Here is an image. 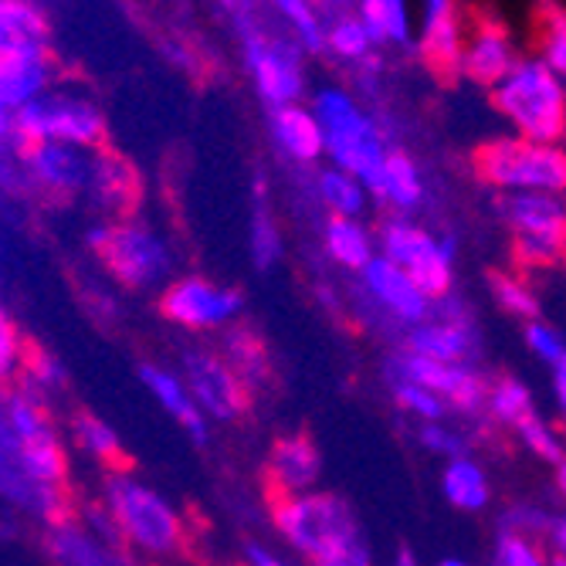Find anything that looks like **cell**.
I'll return each mask as SVG.
<instances>
[{
  "label": "cell",
  "instance_id": "obj_7",
  "mask_svg": "<svg viewBox=\"0 0 566 566\" xmlns=\"http://www.w3.org/2000/svg\"><path fill=\"white\" fill-rule=\"evenodd\" d=\"M475 174L499 193H566V153L553 143L502 136L475 153Z\"/></svg>",
  "mask_w": 566,
  "mask_h": 566
},
{
  "label": "cell",
  "instance_id": "obj_45",
  "mask_svg": "<svg viewBox=\"0 0 566 566\" xmlns=\"http://www.w3.org/2000/svg\"><path fill=\"white\" fill-rule=\"evenodd\" d=\"M387 8V38L397 41V44H407L410 41V8L407 0H384Z\"/></svg>",
  "mask_w": 566,
  "mask_h": 566
},
{
  "label": "cell",
  "instance_id": "obj_50",
  "mask_svg": "<svg viewBox=\"0 0 566 566\" xmlns=\"http://www.w3.org/2000/svg\"><path fill=\"white\" fill-rule=\"evenodd\" d=\"M553 479H556V489H559V492L566 495V458H563L559 465L553 469Z\"/></svg>",
  "mask_w": 566,
  "mask_h": 566
},
{
  "label": "cell",
  "instance_id": "obj_53",
  "mask_svg": "<svg viewBox=\"0 0 566 566\" xmlns=\"http://www.w3.org/2000/svg\"><path fill=\"white\" fill-rule=\"evenodd\" d=\"M221 4H234V0H221Z\"/></svg>",
  "mask_w": 566,
  "mask_h": 566
},
{
  "label": "cell",
  "instance_id": "obj_3",
  "mask_svg": "<svg viewBox=\"0 0 566 566\" xmlns=\"http://www.w3.org/2000/svg\"><path fill=\"white\" fill-rule=\"evenodd\" d=\"M308 106H313V113L323 126L326 157L333 160V167H343L353 177H359L367 184V190L377 197L384 187L390 149H394L380 136L377 123L359 109L356 98L339 85H323Z\"/></svg>",
  "mask_w": 566,
  "mask_h": 566
},
{
  "label": "cell",
  "instance_id": "obj_44",
  "mask_svg": "<svg viewBox=\"0 0 566 566\" xmlns=\"http://www.w3.org/2000/svg\"><path fill=\"white\" fill-rule=\"evenodd\" d=\"M28 359V343L24 336L18 333V323L11 316L0 319V374H4V384H18V364L24 367Z\"/></svg>",
  "mask_w": 566,
  "mask_h": 566
},
{
  "label": "cell",
  "instance_id": "obj_9",
  "mask_svg": "<svg viewBox=\"0 0 566 566\" xmlns=\"http://www.w3.org/2000/svg\"><path fill=\"white\" fill-rule=\"evenodd\" d=\"M380 254L400 265L410 279H415L434 302L451 295L454 289V238L451 234H431L428 228L415 224L403 214H394L377 231Z\"/></svg>",
  "mask_w": 566,
  "mask_h": 566
},
{
  "label": "cell",
  "instance_id": "obj_33",
  "mask_svg": "<svg viewBox=\"0 0 566 566\" xmlns=\"http://www.w3.org/2000/svg\"><path fill=\"white\" fill-rule=\"evenodd\" d=\"M326 48L343 62H370L374 38H370L367 24L359 21V14H343L326 31Z\"/></svg>",
  "mask_w": 566,
  "mask_h": 566
},
{
  "label": "cell",
  "instance_id": "obj_39",
  "mask_svg": "<svg viewBox=\"0 0 566 566\" xmlns=\"http://www.w3.org/2000/svg\"><path fill=\"white\" fill-rule=\"evenodd\" d=\"M251 259L262 272H269L279 259H282V234L269 214V208H254V221H251Z\"/></svg>",
  "mask_w": 566,
  "mask_h": 566
},
{
  "label": "cell",
  "instance_id": "obj_13",
  "mask_svg": "<svg viewBox=\"0 0 566 566\" xmlns=\"http://www.w3.org/2000/svg\"><path fill=\"white\" fill-rule=\"evenodd\" d=\"M244 62L259 88L262 102L275 113L285 106H298L305 78H302V62H298V48L269 38L265 31L244 28Z\"/></svg>",
  "mask_w": 566,
  "mask_h": 566
},
{
  "label": "cell",
  "instance_id": "obj_21",
  "mask_svg": "<svg viewBox=\"0 0 566 566\" xmlns=\"http://www.w3.org/2000/svg\"><path fill=\"white\" fill-rule=\"evenodd\" d=\"M139 384L187 431V438L193 444H208V438H211L208 415L200 410V403L193 400V394H190V387H187V380L180 374H174V370H167L160 364H143L139 367Z\"/></svg>",
  "mask_w": 566,
  "mask_h": 566
},
{
  "label": "cell",
  "instance_id": "obj_14",
  "mask_svg": "<svg viewBox=\"0 0 566 566\" xmlns=\"http://www.w3.org/2000/svg\"><path fill=\"white\" fill-rule=\"evenodd\" d=\"M359 279V289H364L367 302L374 308H380V313L400 326L403 333L418 329L424 323L434 319V298L410 279L400 265H394L390 259H384V254H377V259L356 275Z\"/></svg>",
  "mask_w": 566,
  "mask_h": 566
},
{
  "label": "cell",
  "instance_id": "obj_17",
  "mask_svg": "<svg viewBox=\"0 0 566 566\" xmlns=\"http://www.w3.org/2000/svg\"><path fill=\"white\" fill-rule=\"evenodd\" d=\"M92 157L95 149L69 146V143H34L18 153L24 174L48 193L55 197H75L85 193L92 177Z\"/></svg>",
  "mask_w": 566,
  "mask_h": 566
},
{
  "label": "cell",
  "instance_id": "obj_46",
  "mask_svg": "<svg viewBox=\"0 0 566 566\" xmlns=\"http://www.w3.org/2000/svg\"><path fill=\"white\" fill-rule=\"evenodd\" d=\"M359 21L367 24L374 44L390 41L387 38V8H384V0H359Z\"/></svg>",
  "mask_w": 566,
  "mask_h": 566
},
{
  "label": "cell",
  "instance_id": "obj_29",
  "mask_svg": "<svg viewBox=\"0 0 566 566\" xmlns=\"http://www.w3.org/2000/svg\"><path fill=\"white\" fill-rule=\"evenodd\" d=\"M224 359L234 367V374L244 380L248 390H254L259 384L269 380V353L251 329L238 326V329L224 333Z\"/></svg>",
  "mask_w": 566,
  "mask_h": 566
},
{
  "label": "cell",
  "instance_id": "obj_18",
  "mask_svg": "<svg viewBox=\"0 0 566 566\" xmlns=\"http://www.w3.org/2000/svg\"><path fill=\"white\" fill-rule=\"evenodd\" d=\"M85 197L92 200V208L106 221H126L129 211L136 208V200H139V177L129 167V160H123L119 153L95 149Z\"/></svg>",
  "mask_w": 566,
  "mask_h": 566
},
{
  "label": "cell",
  "instance_id": "obj_8",
  "mask_svg": "<svg viewBox=\"0 0 566 566\" xmlns=\"http://www.w3.org/2000/svg\"><path fill=\"white\" fill-rule=\"evenodd\" d=\"M4 136L14 149L34 143H69L82 149H98L106 139V116L88 98L72 92H48L31 106L4 116Z\"/></svg>",
  "mask_w": 566,
  "mask_h": 566
},
{
  "label": "cell",
  "instance_id": "obj_49",
  "mask_svg": "<svg viewBox=\"0 0 566 566\" xmlns=\"http://www.w3.org/2000/svg\"><path fill=\"white\" fill-rule=\"evenodd\" d=\"M553 400H556V410L566 424V359L559 367H553Z\"/></svg>",
  "mask_w": 566,
  "mask_h": 566
},
{
  "label": "cell",
  "instance_id": "obj_23",
  "mask_svg": "<svg viewBox=\"0 0 566 566\" xmlns=\"http://www.w3.org/2000/svg\"><path fill=\"white\" fill-rule=\"evenodd\" d=\"M269 129L275 146L298 167H316L326 157V136L313 106H285L269 113Z\"/></svg>",
  "mask_w": 566,
  "mask_h": 566
},
{
  "label": "cell",
  "instance_id": "obj_34",
  "mask_svg": "<svg viewBox=\"0 0 566 566\" xmlns=\"http://www.w3.org/2000/svg\"><path fill=\"white\" fill-rule=\"evenodd\" d=\"M0 41H48L44 14L28 0H0Z\"/></svg>",
  "mask_w": 566,
  "mask_h": 566
},
{
  "label": "cell",
  "instance_id": "obj_54",
  "mask_svg": "<svg viewBox=\"0 0 566 566\" xmlns=\"http://www.w3.org/2000/svg\"><path fill=\"white\" fill-rule=\"evenodd\" d=\"M563 441H566V424H563Z\"/></svg>",
  "mask_w": 566,
  "mask_h": 566
},
{
  "label": "cell",
  "instance_id": "obj_52",
  "mask_svg": "<svg viewBox=\"0 0 566 566\" xmlns=\"http://www.w3.org/2000/svg\"><path fill=\"white\" fill-rule=\"evenodd\" d=\"M434 566H472V563H465V559H458V556H444V559H438Z\"/></svg>",
  "mask_w": 566,
  "mask_h": 566
},
{
  "label": "cell",
  "instance_id": "obj_24",
  "mask_svg": "<svg viewBox=\"0 0 566 566\" xmlns=\"http://www.w3.org/2000/svg\"><path fill=\"white\" fill-rule=\"evenodd\" d=\"M479 329L472 323H451V319H431L418 329L403 333V349L421 353L438 364H475L479 356Z\"/></svg>",
  "mask_w": 566,
  "mask_h": 566
},
{
  "label": "cell",
  "instance_id": "obj_42",
  "mask_svg": "<svg viewBox=\"0 0 566 566\" xmlns=\"http://www.w3.org/2000/svg\"><path fill=\"white\" fill-rule=\"evenodd\" d=\"M539 59L566 82V18L549 11L539 24Z\"/></svg>",
  "mask_w": 566,
  "mask_h": 566
},
{
  "label": "cell",
  "instance_id": "obj_22",
  "mask_svg": "<svg viewBox=\"0 0 566 566\" xmlns=\"http://www.w3.org/2000/svg\"><path fill=\"white\" fill-rule=\"evenodd\" d=\"M465 24H461L458 0H421V51L441 72H461L465 51Z\"/></svg>",
  "mask_w": 566,
  "mask_h": 566
},
{
  "label": "cell",
  "instance_id": "obj_19",
  "mask_svg": "<svg viewBox=\"0 0 566 566\" xmlns=\"http://www.w3.org/2000/svg\"><path fill=\"white\" fill-rule=\"evenodd\" d=\"M520 65L516 41L495 21H479L469 28L465 51H461V72H465L475 85L495 88L512 69Z\"/></svg>",
  "mask_w": 566,
  "mask_h": 566
},
{
  "label": "cell",
  "instance_id": "obj_30",
  "mask_svg": "<svg viewBox=\"0 0 566 566\" xmlns=\"http://www.w3.org/2000/svg\"><path fill=\"white\" fill-rule=\"evenodd\" d=\"M485 415L505 428L516 431L526 418L536 415V403H533V394L523 380L516 377H499L492 380V390H489V410Z\"/></svg>",
  "mask_w": 566,
  "mask_h": 566
},
{
  "label": "cell",
  "instance_id": "obj_25",
  "mask_svg": "<svg viewBox=\"0 0 566 566\" xmlns=\"http://www.w3.org/2000/svg\"><path fill=\"white\" fill-rule=\"evenodd\" d=\"M323 248H326V254L339 269H346L353 275L364 272L380 254L377 234H370L367 224H359L353 218H326V224H323Z\"/></svg>",
  "mask_w": 566,
  "mask_h": 566
},
{
  "label": "cell",
  "instance_id": "obj_37",
  "mask_svg": "<svg viewBox=\"0 0 566 566\" xmlns=\"http://www.w3.org/2000/svg\"><path fill=\"white\" fill-rule=\"evenodd\" d=\"M272 4H275V11L292 24L295 38H298V44H302L305 51H319V48H326V31H323L319 14L313 11V4H308V0H272Z\"/></svg>",
  "mask_w": 566,
  "mask_h": 566
},
{
  "label": "cell",
  "instance_id": "obj_10",
  "mask_svg": "<svg viewBox=\"0 0 566 566\" xmlns=\"http://www.w3.org/2000/svg\"><path fill=\"white\" fill-rule=\"evenodd\" d=\"M499 214L523 265H556L566 254V193H502Z\"/></svg>",
  "mask_w": 566,
  "mask_h": 566
},
{
  "label": "cell",
  "instance_id": "obj_48",
  "mask_svg": "<svg viewBox=\"0 0 566 566\" xmlns=\"http://www.w3.org/2000/svg\"><path fill=\"white\" fill-rule=\"evenodd\" d=\"M546 543L553 546V556H563L566 559V516H553L549 533H546Z\"/></svg>",
  "mask_w": 566,
  "mask_h": 566
},
{
  "label": "cell",
  "instance_id": "obj_20",
  "mask_svg": "<svg viewBox=\"0 0 566 566\" xmlns=\"http://www.w3.org/2000/svg\"><path fill=\"white\" fill-rule=\"evenodd\" d=\"M319 479H323V458L313 441L302 434L275 441L269 454V482L275 499L319 492Z\"/></svg>",
  "mask_w": 566,
  "mask_h": 566
},
{
  "label": "cell",
  "instance_id": "obj_6",
  "mask_svg": "<svg viewBox=\"0 0 566 566\" xmlns=\"http://www.w3.org/2000/svg\"><path fill=\"white\" fill-rule=\"evenodd\" d=\"M106 509L119 539L143 556H170L184 543V520L174 502L126 472L106 482Z\"/></svg>",
  "mask_w": 566,
  "mask_h": 566
},
{
  "label": "cell",
  "instance_id": "obj_12",
  "mask_svg": "<svg viewBox=\"0 0 566 566\" xmlns=\"http://www.w3.org/2000/svg\"><path fill=\"white\" fill-rule=\"evenodd\" d=\"M244 308V298L238 289L200 279V275H180L160 292V313L190 333H218L228 329Z\"/></svg>",
  "mask_w": 566,
  "mask_h": 566
},
{
  "label": "cell",
  "instance_id": "obj_40",
  "mask_svg": "<svg viewBox=\"0 0 566 566\" xmlns=\"http://www.w3.org/2000/svg\"><path fill=\"white\" fill-rule=\"evenodd\" d=\"M418 441H421L431 454H438V458H444V461H454V458H465V454H469V438H465V431H461V428H451V424H444V421H424V424L418 428Z\"/></svg>",
  "mask_w": 566,
  "mask_h": 566
},
{
  "label": "cell",
  "instance_id": "obj_51",
  "mask_svg": "<svg viewBox=\"0 0 566 566\" xmlns=\"http://www.w3.org/2000/svg\"><path fill=\"white\" fill-rule=\"evenodd\" d=\"M394 566H418V559H415V553H410V549H400L397 559H394Z\"/></svg>",
  "mask_w": 566,
  "mask_h": 566
},
{
  "label": "cell",
  "instance_id": "obj_1",
  "mask_svg": "<svg viewBox=\"0 0 566 566\" xmlns=\"http://www.w3.org/2000/svg\"><path fill=\"white\" fill-rule=\"evenodd\" d=\"M272 523L305 566H374V549L353 509L333 492L272 499Z\"/></svg>",
  "mask_w": 566,
  "mask_h": 566
},
{
  "label": "cell",
  "instance_id": "obj_16",
  "mask_svg": "<svg viewBox=\"0 0 566 566\" xmlns=\"http://www.w3.org/2000/svg\"><path fill=\"white\" fill-rule=\"evenodd\" d=\"M48 41H0V106L4 116L48 95Z\"/></svg>",
  "mask_w": 566,
  "mask_h": 566
},
{
  "label": "cell",
  "instance_id": "obj_2",
  "mask_svg": "<svg viewBox=\"0 0 566 566\" xmlns=\"http://www.w3.org/2000/svg\"><path fill=\"white\" fill-rule=\"evenodd\" d=\"M69 458L48 415V397L28 384L8 387L4 397V479L62 489Z\"/></svg>",
  "mask_w": 566,
  "mask_h": 566
},
{
  "label": "cell",
  "instance_id": "obj_31",
  "mask_svg": "<svg viewBox=\"0 0 566 566\" xmlns=\"http://www.w3.org/2000/svg\"><path fill=\"white\" fill-rule=\"evenodd\" d=\"M72 434L85 454H92L102 465H119L123 461V441L109 421H102L98 415H78L72 421Z\"/></svg>",
  "mask_w": 566,
  "mask_h": 566
},
{
  "label": "cell",
  "instance_id": "obj_26",
  "mask_svg": "<svg viewBox=\"0 0 566 566\" xmlns=\"http://www.w3.org/2000/svg\"><path fill=\"white\" fill-rule=\"evenodd\" d=\"M441 492L444 499L458 509V512H482L492 502V485H489V472L479 458L465 454L444 461L441 472Z\"/></svg>",
  "mask_w": 566,
  "mask_h": 566
},
{
  "label": "cell",
  "instance_id": "obj_47",
  "mask_svg": "<svg viewBox=\"0 0 566 566\" xmlns=\"http://www.w3.org/2000/svg\"><path fill=\"white\" fill-rule=\"evenodd\" d=\"M244 566H295V563L285 559V556H279L272 546L248 543V546H244Z\"/></svg>",
  "mask_w": 566,
  "mask_h": 566
},
{
  "label": "cell",
  "instance_id": "obj_11",
  "mask_svg": "<svg viewBox=\"0 0 566 566\" xmlns=\"http://www.w3.org/2000/svg\"><path fill=\"white\" fill-rule=\"evenodd\" d=\"M384 374L415 380V384L434 390L451 410H458V415H465V418H475V415H482V410H489L492 384L482 377V370L475 364H438V359H428L421 353L397 349L387 359Z\"/></svg>",
  "mask_w": 566,
  "mask_h": 566
},
{
  "label": "cell",
  "instance_id": "obj_15",
  "mask_svg": "<svg viewBox=\"0 0 566 566\" xmlns=\"http://www.w3.org/2000/svg\"><path fill=\"white\" fill-rule=\"evenodd\" d=\"M180 377L187 380L193 400L200 410L214 421H238L248 410V387L234 374V367L224 359V353L214 349H187Z\"/></svg>",
  "mask_w": 566,
  "mask_h": 566
},
{
  "label": "cell",
  "instance_id": "obj_36",
  "mask_svg": "<svg viewBox=\"0 0 566 566\" xmlns=\"http://www.w3.org/2000/svg\"><path fill=\"white\" fill-rule=\"evenodd\" d=\"M516 438L523 441V448L530 454H536L539 461H546V465H559V461L566 458V441H563V431H556L539 410L533 418H526L520 428H516Z\"/></svg>",
  "mask_w": 566,
  "mask_h": 566
},
{
  "label": "cell",
  "instance_id": "obj_38",
  "mask_svg": "<svg viewBox=\"0 0 566 566\" xmlns=\"http://www.w3.org/2000/svg\"><path fill=\"white\" fill-rule=\"evenodd\" d=\"M65 367L59 364L55 356H51L48 349H38V346H31L28 349V359H24V367H21V384H28V387H34L38 394H55V390H62L65 387Z\"/></svg>",
  "mask_w": 566,
  "mask_h": 566
},
{
  "label": "cell",
  "instance_id": "obj_41",
  "mask_svg": "<svg viewBox=\"0 0 566 566\" xmlns=\"http://www.w3.org/2000/svg\"><path fill=\"white\" fill-rule=\"evenodd\" d=\"M495 566H553V559H546L536 539L502 530L495 543Z\"/></svg>",
  "mask_w": 566,
  "mask_h": 566
},
{
  "label": "cell",
  "instance_id": "obj_43",
  "mask_svg": "<svg viewBox=\"0 0 566 566\" xmlns=\"http://www.w3.org/2000/svg\"><path fill=\"white\" fill-rule=\"evenodd\" d=\"M523 336H526L530 353H533L536 359H543V364H546L549 370H553V367H559L563 359H566V336H563L556 326H549V323L536 319V323H526Z\"/></svg>",
  "mask_w": 566,
  "mask_h": 566
},
{
  "label": "cell",
  "instance_id": "obj_4",
  "mask_svg": "<svg viewBox=\"0 0 566 566\" xmlns=\"http://www.w3.org/2000/svg\"><path fill=\"white\" fill-rule=\"evenodd\" d=\"M492 102L516 136L559 146L566 133V82L539 55L520 59L492 88Z\"/></svg>",
  "mask_w": 566,
  "mask_h": 566
},
{
  "label": "cell",
  "instance_id": "obj_27",
  "mask_svg": "<svg viewBox=\"0 0 566 566\" xmlns=\"http://www.w3.org/2000/svg\"><path fill=\"white\" fill-rule=\"evenodd\" d=\"M316 197L323 200V208L329 211V218H353L359 221V214L367 211V203H370V190L367 184L353 177L349 170L343 167H323L316 174Z\"/></svg>",
  "mask_w": 566,
  "mask_h": 566
},
{
  "label": "cell",
  "instance_id": "obj_32",
  "mask_svg": "<svg viewBox=\"0 0 566 566\" xmlns=\"http://www.w3.org/2000/svg\"><path fill=\"white\" fill-rule=\"evenodd\" d=\"M387 387H390V397L394 403L403 410V415H410L418 424L424 421H444L451 415V407L428 387L415 384V380H403V377H387Z\"/></svg>",
  "mask_w": 566,
  "mask_h": 566
},
{
  "label": "cell",
  "instance_id": "obj_28",
  "mask_svg": "<svg viewBox=\"0 0 566 566\" xmlns=\"http://www.w3.org/2000/svg\"><path fill=\"white\" fill-rule=\"evenodd\" d=\"M377 200H384L387 208H394L397 214H410L424 203V177L418 170V164L407 157L403 149H390L387 160V174H384V187L377 193Z\"/></svg>",
  "mask_w": 566,
  "mask_h": 566
},
{
  "label": "cell",
  "instance_id": "obj_5",
  "mask_svg": "<svg viewBox=\"0 0 566 566\" xmlns=\"http://www.w3.org/2000/svg\"><path fill=\"white\" fill-rule=\"evenodd\" d=\"M85 244L119 285L146 292L167 289L174 279L170 244L139 221H95L85 231Z\"/></svg>",
  "mask_w": 566,
  "mask_h": 566
},
{
  "label": "cell",
  "instance_id": "obj_35",
  "mask_svg": "<svg viewBox=\"0 0 566 566\" xmlns=\"http://www.w3.org/2000/svg\"><path fill=\"white\" fill-rule=\"evenodd\" d=\"M492 298L499 302L502 313H509L512 319H523V326L539 319L536 292L516 275H492Z\"/></svg>",
  "mask_w": 566,
  "mask_h": 566
}]
</instances>
